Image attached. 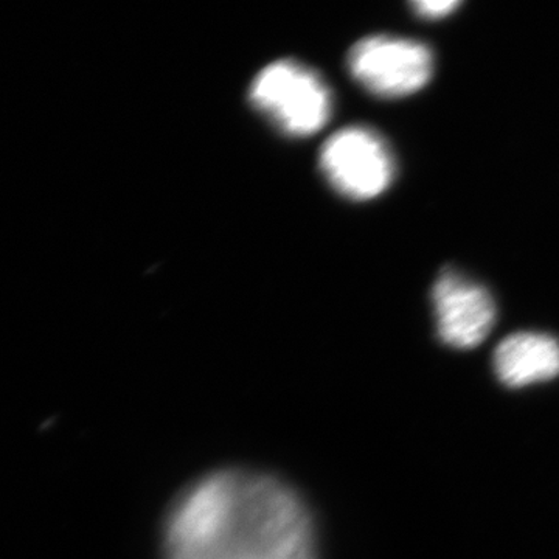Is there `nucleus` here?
Masks as SVG:
<instances>
[{
    "label": "nucleus",
    "instance_id": "7ed1b4c3",
    "mask_svg": "<svg viewBox=\"0 0 559 559\" xmlns=\"http://www.w3.org/2000/svg\"><path fill=\"white\" fill-rule=\"evenodd\" d=\"M320 167L334 189L356 201L380 197L395 176L388 143L364 127L345 128L331 135L322 146Z\"/></svg>",
    "mask_w": 559,
    "mask_h": 559
},
{
    "label": "nucleus",
    "instance_id": "39448f33",
    "mask_svg": "<svg viewBox=\"0 0 559 559\" xmlns=\"http://www.w3.org/2000/svg\"><path fill=\"white\" fill-rule=\"evenodd\" d=\"M437 331L450 347H479L495 325L496 307L488 290L455 272L437 280L432 293Z\"/></svg>",
    "mask_w": 559,
    "mask_h": 559
},
{
    "label": "nucleus",
    "instance_id": "423d86ee",
    "mask_svg": "<svg viewBox=\"0 0 559 559\" xmlns=\"http://www.w3.org/2000/svg\"><path fill=\"white\" fill-rule=\"evenodd\" d=\"M495 371L507 388L521 389L559 377V342L549 334L516 333L500 342Z\"/></svg>",
    "mask_w": 559,
    "mask_h": 559
},
{
    "label": "nucleus",
    "instance_id": "20e7f679",
    "mask_svg": "<svg viewBox=\"0 0 559 559\" xmlns=\"http://www.w3.org/2000/svg\"><path fill=\"white\" fill-rule=\"evenodd\" d=\"M353 79L382 98L406 97L425 87L432 76V53L417 40L371 36L348 55Z\"/></svg>",
    "mask_w": 559,
    "mask_h": 559
},
{
    "label": "nucleus",
    "instance_id": "0eeeda50",
    "mask_svg": "<svg viewBox=\"0 0 559 559\" xmlns=\"http://www.w3.org/2000/svg\"><path fill=\"white\" fill-rule=\"evenodd\" d=\"M412 7L419 16L428 17V20H440V17L448 16L452 11L459 9L460 2L457 0H419V2L412 3Z\"/></svg>",
    "mask_w": 559,
    "mask_h": 559
},
{
    "label": "nucleus",
    "instance_id": "f257e3e1",
    "mask_svg": "<svg viewBox=\"0 0 559 559\" xmlns=\"http://www.w3.org/2000/svg\"><path fill=\"white\" fill-rule=\"evenodd\" d=\"M164 559H318L314 521L285 481L248 469L207 474L165 521Z\"/></svg>",
    "mask_w": 559,
    "mask_h": 559
},
{
    "label": "nucleus",
    "instance_id": "f03ea898",
    "mask_svg": "<svg viewBox=\"0 0 559 559\" xmlns=\"http://www.w3.org/2000/svg\"><path fill=\"white\" fill-rule=\"evenodd\" d=\"M250 102L285 134L307 138L325 127L333 98L325 81L300 62L266 66L250 86Z\"/></svg>",
    "mask_w": 559,
    "mask_h": 559
}]
</instances>
